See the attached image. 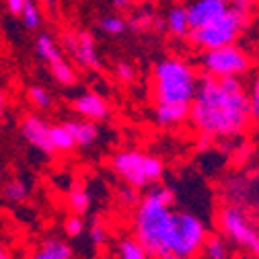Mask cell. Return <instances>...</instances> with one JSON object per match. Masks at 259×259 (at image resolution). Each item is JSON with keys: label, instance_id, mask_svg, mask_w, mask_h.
Segmentation results:
<instances>
[{"label": "cell", "instance_id": "1", "mask_svg": "<svg viewBox=\"0 0 259 259\" xmlns=\"http://www.w3.org/2000/svg\"><path fill=\"white\" fill-rule=\"evenodd\" d=\"M200 134L210 138H235L251 125L247 89L235 76L198 80L196 95L189 103V117Z\"/></svg>", "mask_w": 259, "mask_h": 259}, {"label": "cell", "instance_id": "2", "mask_svg": "<svg viewBox=\"0 0 259 259\" xmlns=\"http://www.w3.org/2000/svg\"><path fill=\"white\" fill-rule=\"evenodd\" d=\"M175 193L169 187H154L138 200L134 216V239L150 257L160 259L171 253L175 241L177 212H173Z\"/></svg>", "mask_w": 259, "mask_h": 259}, {"label": "cell", "instance_id": "3", "mask_svg": "<svg viewBox=\"0 0 259 259\" xmlns=\"http://www.w3.org/2000/svg\"><path fill=\"white\" fill-rule=\"evenodd\" d=\"M198 72L181 58L160 60L152 72V95L156 103H191L198 89Z\"/></svg>", "mask_w": 259, "mask_h": 259}, {"label": "cell", "instance_id": "4", "mask_svg": "<svg viewBox=\"0 0 259 259\" xmlns=\"http://www.w3.org/2000/svg\"><path fill=\"white\" fill-rule=\"evenodd\" d=\"M111 167L113 171L134 189L148 187L156 181H160L165 173L163 163L146 152L140 150H119L111 158Z\"/></svg>", "mask_w": 259, "mask_h": 259}, {"label": "cell", "instance_id": "5", "mask_svg": "<svg viewBox=\"0 0 259 259\" xmlns=\"http://www.w3.org/2000/svg\"><path fill=\"white\" fill-rule=\"evenodd\" d=\"M249 19L251 17H245V15H241V13H237L229 7V11H226L220 19H216L214 23H210L206 27H200V29H189L187 37L200 50H212V48H220V46H229V44H235L239 39V35L249 25Z\"/></svg>", "mask_w": 259, "mask_h": 259}, {"label": "cell", "instance_id": "6", "mask_svg": "<svg viewBox=\"0 0 259 259\" xmlns=\"http://www.w3.org/2000/svg\"><path fill=\"white\" fill-rule=\"evenodd\" d=\"M200 64H202V70L206 76H212V78L235 76V78H239L249 72L251 58L239 46L229 44V46L204 50Z\"/></svg>", "mask_w": 259, "mask_h": 259}, {"label": "cell", "instance_id": "7", "mask_svg": "<svg viewBox=\"0 0 259 259\" xmlns=\"http://www.w3.org/2000/svg\"><path fill=\"white\" fill-rule=\"evenodd\" d=\"M208 237V231L204 222L187 212H177V222H175V241L171 253L181 255L185 259H191L196 253L202 251V245Z\"/></svg>", "mask_w": 259, "mask_h": 259}, {"label": "cell", "instance_id": "8", "mask_svg": "<svg viewBox=\"0 0 259 259\" xmlns=\"http://www.w3.org/2000/svg\"><path fill=\"white\" fill-rule=\"evenodd\" d=\"M218 222H220V229L222 233L233 239L235 245L239 247H245L249 249L253 255H257L259 251V237H257V231H255V226L253 222L249 220V216L237 208V206H226L220 216H218Z\"/></svg>", "mask_w": 259, "mask_h": 259}, {"label": "cell", "instance_id": "9", "mask_svg": "<svg viewBox=\"0 0 259 259\" xmlns=\"http://www.w3.org/2000/svg\"><path fill=\"white\" fill-rule=\"evenodd\" d=\"M64 41H66V48L74 56V60L78 64H82L84 68H91V70H99L101 68L93 33H89V31H78L76 35H66Z\"/></svg>", "mask_w": 259, "mask_h": 259}, {"label": "cell", "instance_id": "10", "mask_svg": "<svg viewBox=\"0 0 259 259\" xmlns=\"http://www.w3.org/2000/svg\"><path fill=\"white\" fill-rule=\"evenodd\" d=\"M226 11H229V0H193L185 9L189 29L206 27L220 19Z\"/></svg>", "mask_w": 259, "mask_h": 259}, {"label": "cell", "instance_id": "11", "mask_svg": "<svg viewBox=\"0 0 259 259\" xmlns=\"http://www.w3.org/2000/svg\"><path fill=\"white\" fill-rule=\"evenodd\" d=\"M21 134L31 146L41 150L44 154H48V156L56 154L52 148V140H50V123L44 117L33 115V113L27 115L21 123Z\"/></svg>", "mask_w": 259, "mask_h": 259}, {"label": "cell", "instance_id": "12", "mask_svg": "<svg viewBox=\"0 0 259 259\" xmlns=\"http://www.w3.org/2000/svg\"><path fill=\"white\" fill-rule=\"evenodd\" d=\"M74 111L89 121H103L109 117V105L99 93L89 91L74 101Z\"/></svg>", "mask_w": 259, "mask_h": 259}, {"label": "cell", "instance_id": "13", "mask_svg": "<svg viewBox=\"0 0 259 259\" xmlns=\"http://www.w3.org/2000/svg\"><path fill=\"white\" fill-rule=\"evenodd\" d=\"M64 127L68 130V134L72 136L74 140V146H93V142L99 136V130H97L95 121H89V119H70L66 123H62Z\"/></svg>", "mask_w": 259, "mask_h": 259}, {"label": "cell", "instance_id": "14", "mask_svg": "<svg viewBox=\"0 0 259 259\" xmlns=\"http://www.w3.org/2000/svg\"><path fill=\"white\" fill-rule=\"evenodd\" d=\"M29 259H74V253L66 241L52 237L41 241Z\"/></svg>", "mask_w": 259, "mask_h": 259}, {"label": "cell", "instance_id": "15", "mask_svg": "<svg viewBox=\"0 0 259 259\" xmlns=\"http://www.w3.org/2000/svg\"><path fill=\"white\" fill-rule=\"evenodd\" d=\"M154 117L160 125H177L189 117V103H156Z\"/></svg>", "mask_w": 259, "mask_h": 259}, {"label": "cell", "instance_id": "16", "mask_svg": "<svg viewBox=\"0 0 259 259\" xmlns=\"http://www.w3.org/2000/svg\"><path fill=\"white\" fill-rule=\"evenodd\" d=\"M165 27L171 35L175 37H187L189 33V23H187V13L181 5L169 9L167 13V21H165Z\"/></svg>", "mask_w": 259, "mask_h": 259}, {"label": "cell", "instance_id": "17", "mask_svg": "<svg viewBox=\"0 0 259 259\" xmlns=\"http://www.w3.org/2000/svg\"><path fill=\"white\" fill-rule=\"evenodd\" d=\"M68 206L74 214H80V216L91 208V193L82 183H74L68 189Z\"/></svg>", "mask_w": 259, "mask_h": 259}, {"label": "cell", "instance_id": "18", "mask_svg": "<svg viewBox=\"0 0 259 259\" xmlns=\"http://www.w3.org/2000/svg\"><path fill=\"white\" fill-rule=\"evenodd\" d=\"M50 70H52V76L56 78V82H60L62 87H72L76 82V72L70 66V62L64 60V56L50 64Z\"/></svg>", "mask_w": 259, "mask_h": 259}, {"label": "cell", "instance_id": "19", "mask_svg": "<svg viewBox=\"0 0 259 259\" xmlns=\"http://www.w3.org/2000/svg\"><path fill=\"white\" fill-rule=\"evenodd\" d=\"M35 50H37V56H39L41 60H46L48 64H52V62H56L58 58H62L60 46H58L56 39H54L52 35H48V33L37 35V39H35Z\"/></svg>", "mask_w": 259, "mask_h": 259}, {"label": "cell", "instance_id": "20", "mask_svg": "<svg viewBox=\"0 0 259 259\" xmlns=\"http://www.w3.org/2000/svg\"><path fill=\"white\" fill-rule=\"evenodd\" d=\"M50 140L54 152H70L74 148V140L64 125H50Z\"/></svg>", "mask_w": 259, "mask_h": 259}, {"label": "cell", "instance_id": "21", "mask_svg": "<svg viewBox=\"0 0 259 259\" xmlns=\"http://www.w3.org/2000/svg\"><path fill=\"white\" fill-rule=\"evenodd\" d=\"M99 31L105 35H111V37L123 35L127 31V21L119 15H105L99 19Z\"/></svg>", "mask_w": 259, "mask_h": 259}, {"label": "cell", "instance_id": "22", "mask_svg": "<svg viewBox=\"0 0 259 259\" xmlns=\"http://www.w3.org/2000/svg\"><path fill=\"white\" fill-rule=\"evenodd\" d=\"M19 17L25 23L27 29H39V25H41V11H39L37 0H25L23 7H21Z\"/></svg>", "mask_w": 259, "mask_h": 259}, {"label": "cell", "instance_id": "23", "mask_svg": "<svg viewBox=\"0 0 259 259\" xmlns=\"http://www.w3.org/2000/svg\"><path fill=\"white\" fill-rule=\"evenodd\" d=\"M202 249L208 259H229V247L220 237H206Z\"/></svg>", "mask_w": 259, "mask_h": 259}, {"label": "cell", "instance_id": "24", "mask_svg": "<svg viewBox=\"0 0 259 259\" xmlns=\"http://www.w3.org/2000/svg\"><path fill=\"white\" fill-rule=\"evenodd\" d=\"M119 259H150V255L136 239H123L119 243Z\"/></svg>", "mask_w": 259, "mask_h": 259}, {"label": "cell", "instance_id": "25", "mask_svg": "<svg viewBox=\"0 0 259 259\" xmlns=\"http://www.w3.org/2000/svg\"><path fill=\"white\" fill-rule=\"evenodd\" d=\"M27 97H29L31 105H33L35 109H41V111H44V109H50V107H52V97H50V93H48L44 87H37V84L29 87Z\"/></svg>", "mask_w": 259, "mask_h": 259}, {"label": "cell", "instance_id": "26", "mask_svg": "<svg viewBox=\"0 0 259 259\" xmlns=\"http://www.w3.org/2000/svg\"><path fill=\"white\" fill-rule=\"evenodd\" d=\"M5 196H7V200H11V202H25L27 196H29V187H27L25 181L13 179V181H9V183L5 185Z\"/></svg>", "mask_w": 259, "mask_h": 259}, {"label": "cell", "instance_id": "27", "mask_svg": "<svg viewBox=\"0 0 259 259\" xmlns=\"http://www.w3.org/2000/svg\"><path fill=\"white\" fill-rule=\"evenodd\" d=\"M82 231H84V220H82L80 214H70L66 220H64V233H66L68 237L76 239V237L82 235Z\"/></svg>", "mask_w": 259, "mask_h": 259}, {"label": "cell", "instance_id": "28", "mask_svg": "<svg viewBox=\"0 0 259 259\" xmlns=\"http://www.w3.org/2000/svg\"><path fill=\"white\" fill-rule=\"evenodd\" d=\"M152 23H154L152 11H140L138 15H134L130 19L127 27H132L134 31H144V29H152Z\"/></svg>", "mask_w": 259, "mask_h": 259}, {"label": "cell", "instance_id": "29", "mask_svg": "<svg viewBox=\"0 0 259 259\" xmlns=\"http://www.w3.org/2000/svg\"><path fill=\"white\" fill-rule=\"evenodd\" d=\"M89 237H91V243L97 245V247L105 245V241H107V231H105V226H103V222H101L99 218H95V220L91 222V226H89Z\"/></svg>", "mask_w": 259, "mask_h": 259}, {"label": "cell", "instance_id": "30", "mask_svg": "<svg viewBox=\"0 0 259 259\" xmlns=\"http://www.w3.org/2000/svg\"><path fill=\"white\" fill-rule=\"evenodd\" d=\"M247 99H249L251 117H253V121H255L257 115H259V80H257V78H253V82H251V93H247Z\"/></svg>", "mask_w": 259, "mask_h": 259}, {"label": "cell", "instance_id": "31", "mask_svg": "<svg viewBox=\"0 0 259 259\" xmlns=\"http://www.w3.org/2000/svg\"><path fill=\"white\" fill-rule=\"evenodd\" d=\"M229 7L245 17L253 15V0H229Z\"/></svg>", "mask_w": 259, "mask_h": 259}, {"label": "cell", "instance_id": "32", "mask_svg": "<svg viewBox=\"0 0 259 259\" xmlns=\"http://www.w3.org/2000/svg\"><path fill=\"white\" fill-rule=\"evenodd\" d=\"M115 76L123 82H130L134 78V68H132V64H127V62H119L117 66H115Z\"/></svg>", "mask_w": 259, "mask_h": 259}, {"label": "cell", "instance_id": "33", "mask_svg": "<svg viewBox=\"0 0 259 259\" xmlns=\"http://www.w3.org/2000/svg\"><path fill=\"white\" fill-rule=\"evenodd\" d=\"M119 198H121V202L125 204V206H134V204H138V193H136V189L134 187H123L121 191H119Z\"/></svg>", "mask_w": 259, "mask_h": 259}, {"label": "cell", "instance_id": "34", "mask_svg": "<svg viewBox=\"0 0 259 259\" xmlns=\"http://www.w3.org/2000/svg\"><path fill=\"white\" fill-rule=\"evenodd\" d=\"M109 3L115 11H127V9H132L134 0H109Z\"/></svg>", "mask_w": 259, "mask_h": 259}, {"label": "cell", "instance_id": "35", "mask_svg": "<svg viewBox=\"0 0 259 259\" xmlns=\"http://www.w3.org/2000/svg\"><path fill=\"white\" fill-rule=\"evenodd\" d=\"M23 3H25V0H5L7 9H9L13 15H19V13H21V7H23Z\"/></svg>", "mask_w": 259, "mask_h": 259}, {"label": "cell", "instance_id": "36", "mask_svg": "<svg viewBox=\"0 0 259 259\" xmlns=\"http://www.w3.org/2000/svg\"><path fill=\"white\" fill-rule=\"evenodd\" d=\"M5 105H7V101H5V93H3V89H0V117L5 115Z\"/></svg>", "mask_w": 259, "mask_h": 259}, {"label": "cell", "instance_id": "37", "mask_svg": "<svg viewBox=\"0 0 259 259\" xmlns=\"http://www.w3.org/2000/svg\"><path fill=\"white\" fill-rule=\"evenodd\" d=\"M39 3H41L46 9H54V7H56V0H39Z\"/></svg>", "mask_w": 259, "mask_h": 259}, {"label": "cell", "instance_id": "38", "mask_svg": "<svg viewBox=\"0 0 259 259\" xmlns=\"http://www.w3.org/2000/svg\"><path fill=\"white\" fill-rule=\"evenodd\" d=\"M160 259H185V257H181V255H175V253H167V255H163Z\"/></svg>", "mask_w": 259, "mask_h": 259}, {"label": "cell", "instance_id": "39", "mask_svg": "<svg viewBox=\"0 0 259 259\" xmlns=\"http://www.w3.org/2000/svg\"><path fill=\"white\" fill-rule=\"evenodd\" d=\"M0 259H11V255L7 253V249L3 245H0Z\"/></svg>", "mask_w": 259, "mask_h": 259}, {"label": "cell", "instance_id": "40", "mask_svg": "<svg viewBox=\"0 0 259 259\" xmlns=\"http://www.w3.org/2000/svg\"><path fill=\"white\" fill-rule=\"evenodd\" d=\"M175 3H183V0H175Z\"/></svg>", "mask_w": 259, "mask_h": 259}, {"label": "cell", "instance_id": "41", "mask_svg": "<svg viewBox=\"0 0 259 259\" xmlns=\"http://www.w3.org/2000/svg\"><path fill=\"white\" fill-rule=\"evenodd\" d=\"M0 173H3V167H0Z\"/></svg>", "mask_w": 259, "mask_h": 259}]
</instances>
